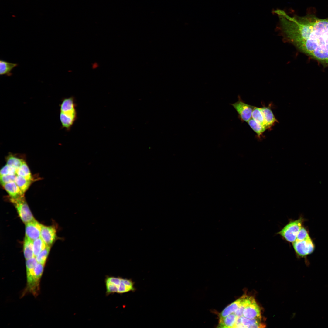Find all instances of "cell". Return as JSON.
<instances>
[{
	"label": "cell",
	"mask_w": 328,
	"mask_h": 328,
	"mask_svg": "<svg viewBox=\"0 0 328 328\" xmlns=\"http://www.w3.org/2000/svg\"><path fill=\"white\" fill-rule=\"evenodd\" d=\"M247 122L250 127L256 133L258 137L259 138H260L263 133L266 129V128L257 123L252 118Z\"/></svg>",
	"instance_id": "obj_21"
},
{
	"label": "cell",
	"mask_w": 328,
	"mask_h": 328,
	"mask_svg": "<svg viewBox=\"0 0 328 328\" xmlns=\"http://www.w3.org/2000/svg\"><path fill=\"white\" fill-rule=\"evenodd\" d=\"M6 164L11 166L16 170L22 165L24 160L13 155H9L6 158Z\"/></svg>",
	"instance_id": "obj_23"
},
{
	"label": "cell",
	"mask_w": 328,
	"mask_h": 328,
	"mask_svg": "<svg viewBox=\"0 0 328 328\" xmlns=\"http://www.w3.org/2000/svg\"><path fill=\"white\" fill-rule=\"evenodd\" d=\"M241 305V298L237 299L225 308L220 313V319L224 318L235 312Z\"/></svg>",
	"instance_id": "obj_15"
},
{
	"label": "cell",
	"mask_w": 328,
	"mask_h": 328,
	"mask_svg": "<svg viewBox=\"0 0 328 328\" xmlns=\"http://www.w3.org/2000/svg\"><path fill=\"white\" fill-rule=\"evenodd\" d=\"M265 123L266 129H269L278 121L275 118L269 107L264 106L261 108Z\"/></svg>",
	"instance_id": "obj_12"
},
{
	"label": "cell",
	"mask_w": 328,
	"mask_h": 328,
	"mask_svg": "<svg viewBox=\"0 0 328 328\" xmlns=\"http://www.w3.org/2000/svg\"><path fill=\"white\" fill-rule=\"evenodd\" d=\"M292 245L297 254L302 257L311 254L314 249V244L310 237L302 241L296 240L292 243Z\"/></svg>",
	"instance_id": "obj_7"
},
{
	"label": "cell",
	"mask_w": 328,
	"mask_h": 328,
	"mask_svg": "<svg viewBox=\"0 0 328 328\" xmlns=\"http://www.w3.org/2000/svg\"><path fill=\"white\" fill-rule=\"evenodd\" d=\"M47 245L40 237L34 240L33 249L34 256H37Z\"/></svg>",
	"instance_id": "obj_22"
},
{
	"label": "cell",
	"mask_w": 328,
	"mask_h": 328,
	"mask_svg": "<svg viewBox=\"0 0 328 328\" xmlns=\"http://www.w3.org/2000/svg\"><path fill=\"white\" fill-rule=\"evenodd\" d=\"M15 174L16 175V170L7 164L2 167L0 171V176Z\"/></svg>",
	"instance_id": "obj_25"
},
{
	"label": "cell",
	"mask_w": 328,
	"mask_h": 328,
	"mask_svg": "<svg viewBox=\"0 0 328 328\" xmlns=\"http://www.w3.org/2000/svg\"><path fill=\"white\" fill-rule=\"evenodd\" d=\"M51 246L47 245L45 248L36 257L38 263L45 265L50 250Z\"/></svg>",
	"instance_id": "obj_24"
},
{
	"label": "cell",
	"mask_w": 328,
	"mask_h": 328,
	"mask_svg": "<svg viewBox=\"0 0 328 328\" xmlns=\"http://www.w3.org/2000/svg\"><path fill=\"white\" fill-rule=\"evenodd\" d=\"M302 221L301 218L290 221L278 233L287 241L292 243L296 240L298 234L302 227Z\"/></svg>",
	"instance_id": "obj_4"
},
{
	"label": "cell",
	"mask_w": 328,
	"mask_h": 328,
	"mask_svg": "<svg viewBox=\"0 0 328 328\" xmlns=\"http://www.w3.org/2000/svg\"><path fill=\"white\" fill-rule=\"evenodd\" d=\"M25 224L26 237L32 240L40 237L42 224L35 219Z\"/></svg>",
	"instance_id": "obj_9"
},
{
	"label": "cell",
	"mask_w": 328,
	"mask_h": 328,
	"mask_svg": "<svg viewBox=\"0 0 328 328\" xmlns=\"http://www.w3.org/2000/svg\"><path fill=\"white\" fill-rule=\"evenodd\" d=\"M32 241L26 236L25 237L23 243V253L26 260L35 257L33 253Z\"/></svg>",
	"instance_id": "obj_16"
},
{
	"label": "cell",
	"mask_w": 328,
	"mask_h": 328,
	"mask_svg": "<svg viewBox=\"0 0 328 328\" xmlns=\"http://www.w3.org/2000/svg\"><path fill=\"white\" fill-rule=\"evenodd\" d=\"M275 13L285 38L311 58L328 66V17L321 19L312 14L290 16L280 9Z\"/></svg>",
	"instance_id": "obj_1"
},
{
	"label": "cell",
	"mask_w": 328,
	"mask_h": 328,
	"mask_svg": "<svg viewBox=\"0 0 328 328\" xmlns=\"http://www.w3.org/2000/svg\"><path fill=\"white\" fill-rule=\"evenodd\" d=\"M104 282L106 296L114 293L123 294L135 289L134 282L132 280L120 277L107 275Z\"/></svg>",
	"instance_id": "obj_3"
},
{
	"label": "cell",
	"mask_w": 328,
	"mask_h": 328,
	"mask_svg": "<svg viewBox=\"0 0 328 328\" xmlns=\"http://www.w3.org/2000/svg\"><path fill=\"white\" fill-rule=\"evenodd\" d=\"M243 327H263L265 325L261 323V319H251L240 316Z\"/></svg>",
	"instance_id": "obj_17"
},
{
	"label": "cell",
	"mask_w": 328,
	"mask_h": 328,
	"mask_svg": "<svg viewBox=\"0 0 328 328\" xmlns=\"http://www.w3.org/2000/svg\"><path fill=\"white\" fill-rule=\"evenodd\" d=\"M251 118L257 123L263 126L267 129L261 108L255 107L252 112Z\"/></svg>",
	"instance_id": "obj_20"
},
{
	"label": "cell",
	"mask_w": 328,
	"mask_h": 328,
	"mask_svg": "<svg viewBox=\"0 0 328 328\" xmlns=\"http://www.w3.org/2000/svg\"><path fill=\"white\" fill-rule=\"evenodd\" d=\"M60 107L59 118L61 127L69 131L77 119L75 98L71 96L63 98Z\"/></svg>",
	"instance_id": "obj_2"
},
{
	"label": "cell",
	"mask_w": 328,
	"mask_h": 328,
	"mask_svg": "<svg viewBox=\"0 0 328 328\" xmlns=\"http://www.w3.org/2000/svg\"><path fill=\"white\" fill-rule=\"evenodd\" d=\"M18 64L8 62L3 60H0V75L10 76L12 75V70Z\"/></svg>",
	"instance_id": "obj_13"
},
{
	"label": "cell",
	"mask_w": 328,
	"mask_h": 328,
	"mask_svg": "<svg viewBox=\"0 0 328 328\" xmlns=\"http://www.w3.org/2000/svg\"><path fill=\"white\" fill-rule=\"evenodd\" d=\"M16 175L21 176L26 179L32 181V177L31 172L24 161L21 166L16 170Z\"/></svg>",
	"instance_id": "obj_18"
},
{
	"label": "cell",
	"mask_w": 328,
	"mask_h": 328,
	"mask_svg": "<svg viewBox=\"0 0 328 328\" xmlns=\"http://www.w3.org/2000/svg\"><path fill=\"white\" fill-rule=\"evenodd\" d=\"M244 307L243 306H240L238 309L234 313L237 317H239L243 316V310Z\"/></svg>",
	"instance_id": "obj_28"
},
{
	"label": "cell",
	"mask_w": 328,
	"mask_h": 328,
	"mask_svg": "<svg viewBox=\"0 0 328 328\" xmlns=\"http://www.w3.org/2000/svg\"><path fill=\"white\" fill-rule=\"evenodd\" d=\"M56 228L53 226L42 225L40 237L47 245L51 246L56 239Z\"/></svg>",
	"instance_id": "obj_8"
},
{
	"label": "cell",
	"mask_w": 328,
	"mask_h": 328,
	"mask_svg": "<svg viewBox=\"0 0 328 328\" xmlns=\"http://www.w3.org/2000/svg\"><path fill=\"white\" fill-rule=\"evenodd\" d=\"M309 237H310L307 231L304 228L302 227L298 234L296 240L302 241Z\"/></svg>",
	"instance_id": "obj_27"
},
{
	"label": "cell",
	"mask_w": 328,
	"mask_h": 328,
	"mask_svg": "<svg viewBox=\"0 0 328 328\" xmlns=\"http://www.w3.org/2000/svg\"><path fill=\"white\" fill-rule=\"evenodd\" d=\"M243 316L251 319H261L260 308L255 300L244 308Z\"/></svg>",
	"instance_id": "obj_10"
},
{
	"label": "cell",
	"mask_w": 328,
	"mask_h": 328,
	"mask_svg": "<svg viewBox=\"0 0 328 328\" xmlns=\"http://www.w3.org/2000/svg\"><path fill=\"white\" fill-rule=\"evenodd\" d=\"M16 175H8L0 176V182L2 186L9 182L15 181Z\"/></svg>",
	"instance_id": "obj_26"
},
{
	"label": "cell",
	"mask_w": 328,
	"mask_h": 328,
	"mask_svg": "<svg viewBox=\"0 0 328 328\" xmlns=\"http://www.w3.org/2000/svg\"><path fill=\"white\" fill-rule=\"evenodd\" d=\"M237 317L234 313L231 314L227 316L220 319L218 327H234Z\"/></svg>",
	"instance_id": "obj_14"
},
{
	"label": "cell",
	"mask_w": 328,
	"mask_h": 328,
	"mask_svg": "<svg viewBox=\"0 0 328 328\" xmlns=\"http://www.w3.org/2000/svg\"><path fill=\"white\" fill-rule=\"evenodd\" d=\"M2 186L10 198L17 199L24 197V194L22 192L14 181L7 183Z\"/></svg>",
	"instance_id": "obj_11"
},
{
	"label": "cell",
	"mask_w": 328,
	"mask_h": 328,
	"mask_svg": "<svg viewBox=\"0 0 328 328\" xmlns=\"http://www.w3.org/2000/svg\"><path fill=\"white\" fill-rule=\"evenodd\" d=\"M15 182L22 192L24 194L30 186L32 181L27 180L23 177L16 175Z\"/></svg>",
	"instance_id": "obj_19"
},
{
	"label": "cell",
	"mask_w": 328,
	"mask_h": 328,
	"mask_svg": "<svg viewBox=\"0 0 328 328\" xmlns=\"http://www.w3.org/2000/svg\"><path fill=\"white\" fill-rule=\"evenodd\" d=\"M9 200L14 205L20 219L25 224L35 220L24 197L17 199L10 198Z\"/></svg>",
	"instance_id": "obj_5"
},
{
	"label": "cell",
	"mask_w": 328,
	"mask_h": 328,
	"mask_svg": "<svg viewBox=\"0 0 328 328\" xmlns=\"http://www.w3.org/2000/svg\"><path fill=\"white\" fill-rule=\"evenodd\" d=\"M238 101L231 105L233 107L238 114L239 118L242 121L247 122L251 118L254 106L245 103L239 96Z\"/></svg>",
	"instance_id": "obj_6"
}]
</instances>
